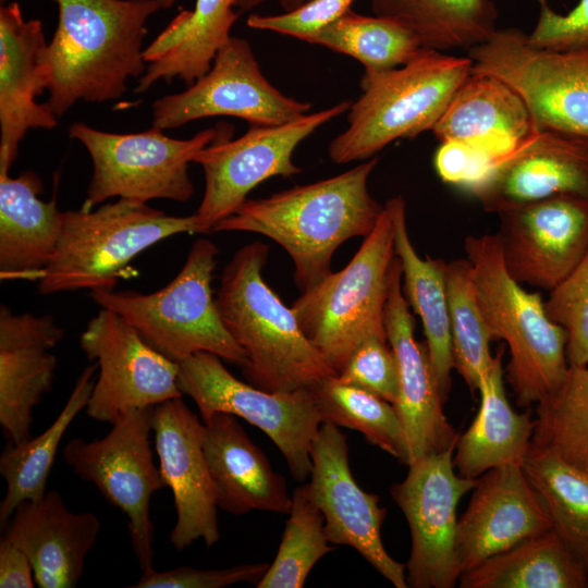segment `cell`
I'll return each instance as SVG.
<instances>
[{
    "label": "cell",
    "mask_w": 588,
    "mask_h": 588,
    "mask_svg": "<svg viewBox=\"0 0 588 588\" xmlns=\"http://www.w3.org/2000/svg\"><path fill=\"white\" fill-rule=\"evenodd\" d=\"M378 162L372 157L329 179L247 198L212 232H252L274 241L292 259L296 286L307 291L332 272L338 247L352 237L367 236L381 217L384 205L368 191Z\"/></svg>",
    "instance_id": "cell-1"
},
{
    "label": "cell",
    "mask_w": 588,
    "mask_h": 588,
    "mask_svg": "<svg viewBox=\"0 0 588 588\" xmlns=\"http://www.w3.org/2000/svg\"><path fill=\"white\" fill-rule=\"evenodd\" d=\"M58 25L44 63L50 110L61 117L78 100L120 98L130 78L146 70V22L158 0H52Z\"/></svg>",
    "instance_id": "cell-2"
},
{
    "label": "cell",
    "mask_w": 588,
    "mask_h": 588,
    "mask_svg": "<svg viewBox=\"0 0 588 588\" xmlns=\"http://www.w3.org/2000/svg\"><path fill=\"white\" fill-rule=\"evenodd\" d=\"M269 249L255 241L235 252L216 292L219 314L247 355L242 372L248 383L268 392L313 388L336 372L265 282Z\"/></svg>",
    "instance_id": "cell-3"
},
{
    "label": "cell",
    "mask_w": 588,
    "mask_h": 588,
    "mask_svg": "<svg viewBox=\"0 0 588 588\" xmlns=\"http://www.w3.org/2000/svg\"><path fill=\"white\" fill-rule=\"evenodd\" d=\"M471 73L468 56L430 49L400 68L364 72L362 95L348 109L347 128L329 144V158L336 164L365 161L396 139L431 131Z\"/></svg>",
    "instance_id": "cell-4"
},
{
    "label": "cell",
    "mask_w": 588,
    "mask_h": 588,
    "mask_svg": "<svg viewBox=\"0 0 588 588\" xmlns=\"http://www.w3.org/2000/svg\"><path fill=\"white\" fill-rule=\"evenodd\" d=\"M464 249L485 318L497 340L509 347L505 377L516 404H537L566 377L567 333L550 319L541 296L526 291L507 272L497 234L469 235Z\"/></svg>",
    "instance_id": "cell-5"
},
{
    "label": "cell",
    "mask_w": 588,
    "mask_h": 588,
    "mask_svg": "<svg viewBox=\"0 0 588 588\" xmlns=\"http://www.w3.org/2000/svg\"><path fill=\"white\" fill-rule=\"evenodd\" d=\"M219 249L207 238L196 240L180 272L152 293L93 290L91 299L123 317L158 352L179 363L209 352L238 365L245 351L225 328L212 294Z\"/></svg>",
    "instance_id": "cell-6"
},
{
    "label": "cell",
    "mask_w": 588,
    "mask_h": 588,
    "mask_svg": "<svg viewBox=\"0 0 588 588\" xmlns=\"http://www.w3.org/2000/svg\"><path fill=\"white\" fill-rule=\"evenodd\" d=\"M181 233H197L194 215L170 216L124 198L97 209L65 211L38 293L112 290L130 275V262L138 254Z\"/></svg>",
    "instance_id": "cell-7"
},
{
    "label": "cell",
    "mask_w": 588,
    "mask_h": 588,
    "mask_svg": "<svg viewBox=\"0 0 588 588\" xmlns=\"http://www.w3.org/2000/svg\"><path fill=\"white\" fill-rule=\"evenodd\" d=\"M394 257V226L384 205L351 261L302 292L291 306L302 331L336 375L367 338H388L384 308Z\"/></svg>",
    "instance_id": "cell-8"
},
{
    "label": "cell",
    "mask_w": 588,
    "mask_h": 588,
    "mask_svg": "<svg viewBox=\"0 0 588 588\" xmlns=\"http://www.w3.org/2000/svg\"><path fill=\"white\" fill-rule=\"evenodd\" d=\"M232 132L233 125L222 124L188 139H175L154 126L142 133L119 134L85 123L72 124L71 137L86 148L93 162L87 196L81 209L91 210L113 197L138 203L187 201L194 194L188 163L196 152Z\"/></svg>",
    "instance_id": "cell-9"
},
{
    "label": "cell",
    "mask_w": 588,
    "mask_h": 588,
    "mask_svg": "<svg viewBox=\"0 0 588 588\" xmlns=\"http://www.w3.org/2000/svg\"><path fill=\"white\" fill-rule=\"evenodd\" d=\"M468 57L473 73L494 76L520 96L537 131L588 145V47L543 49L507 27L497 28Z\"/></svg>",
    "instance_id": "cell-10"
},
{
    "label": "cell",
    "mask_w": 588,
    "mask_h": 588,
    "mask_svg": "<svg viewBox=\"0 0 588 588\" xmlns=\"http://www.w3.org/2000/svg\"><path fill=\"white\" fill-rule=\"evenodd\" d=\"M177 364L179 388L194 401L203 421L218 412L245 419L271 439L295 480L304 482L310 476L311 445L322 424L313 388L261 390L235 378L221 357L209 352Z\"/></svg>",
    "instance_id": "cell-11"
},
{
    "label": "cell",
    "mask_w": 588,
    "mask_h": 588,
    "mask_svg": "<svg viewBox=\"0 0 588 588\" xmlns=\"http://www.w3.org/2000/svg\"><path fill=\"white\" fill-rule=\"evenodd\" d=\"M152 409L126 413L111 424L101 439L73 438L62 453L75 475L93 483L127 517L132 548L142 572L152 568L155 559L150 500L166 488L150 444Z\"/></svg>",
    "instance_id": "cell-12"
},
{
    "label": "cell",
    "mask_w": 588,
    "mask_h": 588,
    "mask_svg": "<svg viewBox=\"0 0 588 588\" xmlns=\"http://www.w3.org/2000/svg\"><path fill=\"white\" fill-rule=\"evenodd\" d=\"M350 107V101H342L283 124L250 125L241 137L230 140L231 134L224 135L196 152L192 162L200 164L205 175L204 196L194 213L197 233H211L261 182L301 173L293 162L296 147Z\"/></svg>",
    "instance_id": "cell-13"
},
{
    "label": "cell",
    "mask_w": 588,
    "mask_h": 588,
    "mask_svg": "<svg viewBox=\"0 0 588 588\" xmlns=\"http://www.w3.org/2000/svg\"><path fill=\"white\" fill-rule=\"evenodd\" d=\"M98 377L86 405L89 418L113 424L126 413L182 397L179 364L149 345L120 315L101 308L79 336Z\"/></svg>",
    "instance_id": "cell-14"
},
{
    "label": "cell",
    "mask_w": 588,
    "mask_h": 588,
    "mask_svg": "<svg viewBox=\"0 0 588 588\" xmlns=\"http://www.w3.org/2000/svg\"><path fill=\"white\" fill-rule=\"evenodd\" d=\"M454 450L451 446L415 461L406 477L390 488L411 530L406 580L412 588H452L462 574L455 551L456 507L477 479L458 475Z\"/></svg>",
    "instance_id": "cell-15"
},
{
    "label": "cell",
    "mask_w": 588,
    "mask_h": 588,
    "mask_svg": "<svg viewBox=\"0 0 588 588\" xmlns=\"http://www.w3.org/2000/svg\"><path fill=\"white\" fill-rule=\"evenodd\" d=\"M310 109L311 103L275 88L261 72L249 42L231 36L205 75L187 89L154 102L152 126L164 131L218 115L270 126L303 117Z\"/></svg>",
    "instance_id": "cell-16"
},
{
    "label": "cell",
    "mask_w": 588,
    "mask_h": 588,
    "mask_svg": "<svg viewBox=\"0 0 588 588\" xmlns=\"http://www.w3.org/2000/svg\"><path fill=\"white\" fill-rule=\"evenodd\" d=\"M310 455L308 488L323 514L329 542L352 547L394 587L407 588L406 565L391 558L382 542L387 509L377 494L364 491L355 481L347 440L339 426L322 421Z\"/></svg>",
    "instance_id": "cell-17"
},
{
    "label": "cell",
    "mask_w": 588,
    "mask_h": 588,
    "mask_svg": "<svg viewBox=\"0 0 588 588\" xmlns=\"http://www.w3.org/2000/svg\"><path fill=\"white\" fill-rule=\"evenodd\" d=\"M507 272L520 284L555 289L588 249V200L558 196L499 215Z\"/></svg>",
    "instance_id": "cell-18"
},
{
    "label": "cell",
    "mask_w": 588,
    "mask_h": 588,
    "mask_svg": "<svg viewBox=\"0 0 588 588\" xmlns=\"http://www.w3.org/2000/svg\"><path fill=\"white\" fill-rule=\"evenodd\" d=\"M151 427L160 474L176 511L170 543L179 551L198 540L216 544L219 507L204 454V421L176 397L154 407Z\"/></svg>",
    "instance_id": "cell-19"
},
{
    "label": "cell",
    "mask_w": 588,
    "mask_h": 588,
    "mask_svg": "<svg viewBox=\"0 0 588 588\" xmlns=\"http://www.w3.org/2000/svg\"><path fill=\"white\" fill-rule=\"evenodd\" d=\"M467 192L486 211L498 215L558 196L588 200V145L536 131L495 159Z\"/></svg>",
    "instance_id": "cell-20"
},
{
    "label": "cell",
    "mask_w": 588,
    "mask_h": 588,
    "mask_svg": "<svg viewBox=\"0 0 588 588\" xmlns=\"http://www.w3.org/2000/svg\"><path fill=\"white\" fill-rule=\"evenodd\" d=\"M473 490L457 520L455 551L462 574L553 528L541 497L519 463L487 470L477 478Z\"/></svg>",
    "instance_id": "cell-21"
},
{
    "label": "cell",
    "mask_w": 588,
    "mask_h": 588,
    "mask_svg": "<svg viewBox=\"0 0 588 588\" xmlns=\"http://www.w3.org/2000/svg\"><path fill=\"white\" fill-rule=\"evenodd\" d=\"M384 326L397 363L399 397L394 407L405 431L409 465L455 446L460 436L443 412L444 401L427 345L415 340V320L402 291V267L396 256L392 262Z\"/></svg>",
    "instance_id": "cell-22"
},
{
    "label": "cell",
    "mask_w": 588,
    "mask_h": 588,
    "mask_svg": "<svg viewBox=\"0 0 588 588\" xmlns=\"http://www.w3.org/2000/svg\"><path fill=\"white\" fill-rule=\"evenodd\" d=\"M42 23L25 20L17 2L0 8V173L9 172L29 130H52L57 115L36 97L48 89Z\"/></svg>",
    "instance_id": "cell-23"
},
{
    "label": "cell",
    "mask_w": 588,
    "mask_h": 588,
    "mask_svg": "<svg viewBox=\"0 0 588 588\" xmlns=\"http://www.w3.org/2000/svg\"><path fill=\"white\" fill-rule=\"evenodd\" d=\"M64 329L53 316L0 307V426L12 443L30 438L33 413L50 391Z\"/></svg>",
    "instance_id": "cell-24"
},
{
    "label": "cell",
    "mask_w": 588,
    "mask_h": 588,
    "mask_svg": "<svg viewBox=\"0 0 588 588\" xmlns=\"http://www.w3.org/2000/svg\"><path fill=\"white\" fill-rule=\"evenodd\" d=\"M4 537L28 556L40 588H75L101 523L91 512L74 513L57 490L21 503L4 526Z\"/></svg>",
    "instance_id": "cell-25"
},
{
    "label": "cell",
    "mask_w": 588,
    "mask_h": 588,
    "mask_svg": "<svg viewBox=\"0 0 588 588\" xmlns=\"http://www.w3.org/2000/svg\"><path fill=\"white\" fill-rule=\"evenodd\" d=\"M204 454L215 485L218 507L245 515L254 510L289 514L292 495L236 416L218 412L204 421Z\"/></svg>",
    "instance_id": "cell-26"
},
{
    "label": "cell",
    "mask_w": 588,
    "mask_h": 588,
    "mask_svg": "<svg viewBox=\"0 0 588 588\" xmlns=\"http://www.w3.org/2000/svg\"><path fill=\"white\" fill-rule=\"evenodd\" d=\"M431 131L440 142H464L499 158L537 130L511 86L494 76L471 73Z\"/></svg>",
    "instance_id": "cell-27"
},
{
    "label": "cell",
    "mask_w": 588,
    "mask_h": 588,
    "mask_svg": "<svg viewBox=\"0 0 588 588\" xmlns=\"http://www.w3.org/2000/svg\"><path fill=\"white\" fill-rule=\"evenodd\" d=\"M42 183L25 171L17 177L0 173V278L39 281L51 259L62 225L57 197L38 195Z\"/></svg>",
    "instance_id": "cell-28"
},
{
    "label": "cell",
    "mask_w": 588,
    "mask_h": 588,
    "mask_svg": "<svg viewBox=\"0 0 588 588\" xmlns=\"http://www.w3.org/2000/svg\"><path fill=\"white\" fill-rule=\"evenodd\" d=\"M161 9L175 0H158ZM236 0H196L193 10L182 11L144 49L145 73L135 93H144L159 79L180 78L192 85L205 75L218 50L231 38L240 16Z\"/></svg>",
    "instance_id": "cell-29"
},
{
    "label": "cell",
    "mask_w": 588,
    "mask_h": 588,
    "mask_svg": "<svg viewBox=\"0 0 588 588\" xmlns=\"http://www.w3.org/2000/svg\"><path fill=\"white\" fill-rule=\"evenodd\" d=\"M502 356L500 350L482 375L478 387L479 411L455 445L454 467L465 478L477 479L504 464H522L531 443L535 419L529 411L517 413L510 405Z\"/></svg>",
    "instance_id": "cell-30"
},
{
    "label": "cell",
    "mask_w": 588,
    "mask_h": 588,
    "mask_svg": "<svg viewBox=\"0 0 588 588\" xmlns=\"http://www.w3.org/2000/svg\"><path fill=\"white\" fill-rule=\"evenodd\" d=\"M393 226L395 256L402 267V291L419 317L431 365L445 402L454 369L446 293V265L441 258L419 257L408 235L406 205L402 196L385 201Z\"/></svg>",
    "instance_id": "cell-31"
},
{
    "label": "cell",
    "mask_w": 588,
    "mask_h": 588,
    "mask_svg": "<svg viewBox=\"0 0 588 588\" xmlns=\"http://www.w3.org/2000/svg\"><path fill=\"white\" fill-rule=\"evenodd\" d=\"M462 588H587L588 567L552 528L460 576Z\"/></svg>",
    "instance_id": "cell-32"
},
{
    "label": "cell",
    "mask_w": 588,
    "mask_h": 588,
    "mask_svg": "<svg viewBox=\"0 0 588 588\" xmlns=\"http://www.w3.org/2000/svg\"><path fill=\"white\" fill-rule=\"evenodd\" d=\"M375 15L407 28L421 48L467 49L487 41L497 30L492 0H370Z\"/></svg>",
    "instance_id": "cell-33"
},
{
    "label": "cell",
    "mask_w": 588,
    "mask_h": 588,
    "mask_svg": "<svg viewBox=\"0 0 588 588\" xmlns=\"http://www.w3.org/2000/svg\"><path fill=\"white\" fill-rule=\"evenodd\" d=\"M98 366H86L63 408L40 434L22 443L9 442L0 455V474L7 491L0 504V524L5 526L16 507L42 498L61 440L81 411L86 408Z\"/></svg>",
    "instance_id": "cell-34"
},
{
    "label": "cell",
    "mask_w": 588,
    "mask_h": 588,
    "mask_svg": "<svg viewBox=\"0 0 588 588\" xmlns=\"http://www.w3.org/2000/svg\"><path fill=\"white\" fill-rule=\"evenodd\" d=\"M522 467L541 497L553 529L588 567V471L532 443Z\"/></svg>",
    "instance_id": "cell-35"
},
{
    "label": "cell",
    "mask_w": 588,
    "mask_h": 588,
    "mask_svg": "<svg viewBox=\"0 0 588 588\" xmlns=\"http://www.w3.org/2000/svg\"><path fill=\"white\" fill-rule=\"evenodd\" d=\"M309 44L356 59L367 73L400 68L425 49L397 22L375 14L363 15L352 9L322 28Z\"/></svg>",
    "instance_id": "cell-36"
},
{
    "label": "cell",
    "mask_w": 588,
    "mask_h": 588,
    "mask_svg": "<svg viewBox=\"0 0 588 588\" xmlns=\"http://www.w3.org/2000/svg\"><path fill=\"white\" fill-rule=\"evenodd\" d=\"M313 390L322 421L359 431L370 444L408 465L405 431L393 404L336 376Z\"/></svg>",
    "instance_id": "cell-37"
},
{
    "label": "cell",
    "mask_w": 588,
    "mask_h": 588,
    "mask_svg": "<svg viewBox=\"0 0 588 588\" xmlns=\"http://www.w3.org/2000/svg\"><path fill=\"white\" fill-rule=\"evenodd\" d=\"M446 293L454 369L474 392L493 363L490 342L497 338L479 305L467 258L448 262Z\"/></svg>",
    "instance_id": "cell-38"
},
{
    "label": "cell",
    "mask_w": 588,
    "mask_h": 588,
    "mask_svg": "<svg viewBox=\"0 0 588 588\" xmlns=\"http://www.w3.org/2000/svg\"><path fill=\"white\" fill-rule=\"evenodd\" d=\"M531 443L588 471V363L569 366L561 387L537 403Z\"/></svg>",
    "instance_id": "cell-39"
},
{
    "label": "cell",
    "mask_w": 588,
    "mask_h": 588,
    "mask_svg": "<svg viewBox=\"0 0 588 588\" xmlns=\"http://www.w3.org/2000/svg\"><path fill=\"white\" fill-rule=\"evenodd\" d=\"M289 515L275 558L257 588H303L315 564L335 549L328 540L323 514L308 483L294 490Z\"/></svg>",
    "instance_id": "cell-40"
},
{
    "label": "cell",
    "mask_w": 588,
    "mask_h": 588,
    "mask_svg": "<svg viewBox=\"0 0 588 588\" xmlns=\"http://www.w3.org/2000/svg\"><path fill=\"white\" fill-rule=\"evenodd\" d=\"M552 321L567 333L566 357L569 366L588 363V249L572 272L544 302Z\"/></svg>",
    "instance_id": "cell-41"
},
{
    "label": "cell",
    "mask_w": 588,
    "mask_h": 588,
    "mask_svg": "<svg viewBox=\"0 0 588 588\" xmlns=\"http://www.w3.org/2000/svg\"><path fill=\"white\" fill-rule=\"evenodd\" d=\"M336 377L393 405L397 401V363L388 338L372 335L363 341Z\"/></svg>",
    "instance_id": "cell-42"
},
{
    "label": "cell",
    "mask_w": 588,
    "mask_h": 588,
    "mask_svg": "<svg viewBox=\"0 0 588 588\" xmlns=\"http://www.w3.org/2000/svg\"><path fill=\"white\" fill-rule=\"evenodd\" d=\"M269 563L241 564L220 569H199L179 566L169 571L154 567L143 571L133 588H222L238 583L257 584L269 567Z\"/></svg>",
    "instance_id": "cell-43"
},
{
    "label": "cell",
    "mask_w": 588,
    "mask_h": 588,
    "mask_svg": "<svg viewBox=\"0 0 588 588\" xmlns=\"http://www.w3.org/2000/svg\"><path fill=\"white\" fill-rule=\"evenodd\" d=\"M355 0H308L298 8L277 15L250 14L246 24L309 42L322 28L345 14Z\"/></svg>",
    "instance_id": "cell-44"
},
{
    "label": "cell",
    "mask_w": 588,
    "mask_h": 588,
    "mask_svg": "<svg viewBox=\"0 0 588 588\" xmlns=\"http://www.w3.org/2000/svg\"><path fill=\"white\" fill-rule=\"evenodd\" d=\"M539 17L528 41L539 48L568 50L588 47V0H578L565 14L555 12L547 0H536Z\"/></svg>",
    "instance_id": "cell-45"
},
{
    "label": "cell",
    "mask_w": 588,
    "mask_h": 588,
    "mask_svg": "<svg viewBox=\"0 0 588 588\" xmlns=\"http://www.w3.org/2000/svg\"><path fill=\"white\" fill-rule=\"evenodd\" d=\"M433 158L440 179L468 191L479 182L494 163L495 157L464 142L444 140Z\"/></svg>",
    "instance_id": "cell-46"
},
{
    "label": "cell",
    "mask_w": 588,
    "mask_h": 588,
    "mask_svg": "<svg viewBox=\"0 0 588 588\" xmlns=\"http://www.w3.org/2000/svg\"><path fill=\"white\" fill-rule=\"evenodd\" d=\"M34 569L26 553L7 537L0 540V587L33 588Z\"/></svg>",
    "instance_id": "cell-47"
},
{
    "label": "cell",
    "mask_w": 588,
    "mask_h": 588,
    "mask_svg": "<svg viewBox=\"0 0 588 588\" xmlns=\"http://www.w3.org/2000/svg\"><path fill=\"white\" fill-rule=\"evenodd\" d=\"M267 0H236L235 8L238 10V12H245L249 11L260 4H262ZM281 7L284 9L285 12L294 10L298 8L299 5L304 4L308 0H279Z\"/></svg>",
    "instance_id": "cell-48"
}]
</instances>
